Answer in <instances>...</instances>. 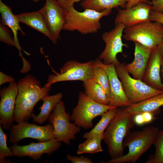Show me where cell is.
<instances>
[{
    "label": "cell",
    "mask_w": 163,
    "mask_h": 163,
    "mask_svg": "<svg viewBox=\"0 0 163 163\" xmlns=\"http://www.w3.org/2000/svg\"><path fill=\"white\" fill-rule=\"evenodd\" d=\"M17 85L18 94L13 120L18 123L31 118L34 107L40 100L49 95L51 86L42 87L40 81L30 74L19 79Z\"/></svg>",
    "instance_id": "1"
},
{
    "label": "cell",
    "mask_w": 163,
    "mask_h": 163,
    "mask_svg": "<svg viewBox=\"0 0 163 163\" xmlns=\"http://www.w3.org/2000/svg\"><path fill=\"white\" fill-rule=\"evenodd\" d=\"M134 116L125 112L123 108H117L114 117L105 130L102 140L107 145L111 159L124 155L123 142L134 126Z\"/></svg>",
    "instance_id": "2"
},
{
    "label": "cell",
    "mask_w": 163,
    "mask_h": 163,
    "mask_svg": "<svg viewBox=\"0 0 163 163\" xmlns=\"http://www.w3.org/2000/svg\"><path fill=\"white\" fill-rule=\"evenodd\" d=\"M159 131L157 127L150 126L141 130L130 132L123 142L124 147L128 148V153L120 157L111 159L107 163H135L154 145Z\"/></svg>",
    "instance_id": "3"
},
{
    "label": "cell",
    "mask_w": 163,
    "mask_h": 163,
    "mask_svg": "<svg viewBox=\"0 0 163 163\" xmlns=\"http://www.w3.org/2000/svg\"><path fill=\"white\" fill-rule=\"evenodd\" d=\"M66 22L63 30L70 31H77L83 34L97 33L101 28V19L108 15L112 10L99 12L89 9L82 12L73 6L66 9Z\"/></svg>",
    "instance_id": "4"
},
{
    "label": "cell",
    "mask_w": 163,
    "mask_h": 163,
    "mask_svg": "<svg viewBox=\"0 0 163 163\" xmlns=\"http://www.w3.org/2000/svg\"><path fill=\"white\" fill-rule=\"evenodd\" d=\"M123 37L126 40L138 42L154 49L161 43L163 38V26L159 23L149 21L131 27H126Z\"/></svg>",
    "instance_id": "5"
},
{
    "label": "cell",
    "mask_w": 163,
    "mask_h": 163,
    "mask_svg": "<svg viewBox=\"0 0 163 163\" xmlns=\"http://www.w3.org/2000/svg\"><path fill=\"white\" fill-rule=\"evenodd\" d=\"M116 108L117 107L95 102L88 97L85 92L81 91L79 94L77 105L70 116V120L80 128L85 129L92 128L94 119L101 116L108 110Z\"/></svg>",
    "instance_id": "6"
},
{
    "label": "cell",
    "mask_w": 163,
    "mask_h": 163,
    "mask_svg": "<svg viewBox=\"0 0 163 163\" xmlns=\"http://www.w3.org/2000/svg\"><path fill=\"white\" fill-rule=\"evenodd\" d=\"M70 116L66 111L64 102L61 100L54 107L47 120L53 127L54 138L68 145H70V140H74L75 135L81 130L75 123L70 122Z\"/></svg>",
    "instance_id": "7"
},
{
    "label": "cell",
    "mask_w": 163,
    "mask_h": 163,
    "mask_svg": "<svg viewBox=\"0 0 163 163\" xmlns=\"http://www.w3.org/2000/svg\"><path fill=\"white\" fill-rule=\"evenodd\" d=\"M124 64L115 66V70L125 92L133 104L163 93V91L155 89L142 81L131 77L125 69Z\"/></svg>",
    "instance_id": "8"
},
{
    "label": "cell",
    "mask_w": 163,
    "mask_h": 163,
    "mask_svg": "<svg viewBox=\"0 0 163 163\" xmlns=\"http://www.w3.org/2000/svg\"><path fill=\"white\" fill-rule=\"evenodd\" d=\"M94 61L82 63L71 60L66 62L60 69V73L50 75L44 85L48 86L54 83L66 81L79 80L85 82L92 78Z\"/></svg>",
    "instance_id": "9"
},
{
    "label": "cell",
    "mask_w": 163,
    "mask_h": 163,
    "mask_svg": "<svg viewBox=\"0 0 163 163\" xmlns=\"http://www.w3.org/2000/svg\"><path fill=\"white\" fill-rule=\"evenodd\" d=\"M26 138L35 139L39 142L48 141L55 138L53 127L50 123L40 126L30 123L28 121L12 125L9 131L8 140L10 142L18 144Z\"/></svg>",
    "instance_id": "10"
},
{
    "label": "cell",
    "mask_w": 163,
    "mask_h": 163,
    "mask_svg": "<svg viewBox=\"0 0 163 163\" xmlns=\"http://www.w3.org/2000/svg\"><path fill=\"white\" fill-rule=\"evenodd\" d=\"M125 25L120 24L116 25L115 27L109 31L104 33L102 38L105 44L104 50L101 53L99 58L103 61L106 65L113 64L115 66L121 63L117 58L120 53L123 54V46H127L122 41L123 32L125 28Z\"/></svg>",
    "instance_id": "11"
},
{
    "label": "cell",
    "mask_w": 163,
    "mask_h": 163,
    "mask_svg": "<svg viewBox=\"0 0 163 163\" xmlns=\"http://www.w3.org/2000/svg\"><path fill=\"white\" fill-rule=\"evenodd\" d=\"M39 11L51 35V40L56 44L65 24L66 9L56 0H46L45 5Z\"/></svg>",
    "instance_id": "12"
},
{
    "label": "cell",
    "mask_w": 163,
    "mask_h": 163,
    "mask_svg": "<svg viewBox=\"0 0 163 163\" xmlns=\"http://www.w3.org/2000/svg\"><path fill=\"white\" fill-rule=\"evenodd\" d=\"M94 61L105 70L108 77L110 91L109 105L117 108L126 107L132 105L119 78L115 70V65L113 63L106 65L99 58L96 59Z\"/></svg>",
    "instance_id": "13"
},
{
    "label": "cell",
    "mask_w": 163,
    "mask_h": 163,
    "mask_svg": "<svg viewBox=\"0 0 163 163\" xmlns=\"http://www.w3.org/2000/svg\"><path fill=\"white\" fill-rule=\"evenodd\" d=\"M61 145V142L53 138L47 141L37 143L32 142L29 144L23 146L13 144L9 148L14 156L18 158L27 156L35 161L40 159L44 154L50 155Z\"/></svg>",
    "instance_id": "14"
},
{
    "label": "cell",
    "mask_w": 163,
    "mask_h": 163,
    "mask_svg": "<svg viewBox=\"0 0 163 163\" xmlns=\"http://www.w3.org/2000/svg\"><path fill=\"white\" fill-rule=\"evenodd\" d=\"M9 83L7 87H5L0 91V124L4 130L9 129L12 125L18 94L17 83L14 81Z\"/></svg>",
    "instance_id": "15"
},
{
    "label": "cell",
    "mask_w": 163,
    "mask_h": 163,
    "mask_svg": "<svg viewBox=\"0 0 163 163\" xmlns=\"http://www.w3.org/2000/svg\"><path fill=\"white\" fill-rule=\"evenodd\" d=\"M151 10V5L141 2L129 8H120L114 20V23L115 25L123 24L126 27H128L150 21Z\"/></svg>",
    "instance_id": "16"
},
{
    "label": "cell",
    "mask_w": 163,
    "mask_h": 163,
    "mask_svg": "<svg viewBox=\"0 0 163 163\" xmlns=\"http://www.w3.org/2000/svg\"><path fill=\"white\" fill-rule=\"evenodd\" d=\"M134 58L133 61L127 64H124L125 69L130 73L133 78L142 81L152 49L145 46L140 43L134 42Z\"/></svg>",
    "instance_id": "17"
},
{
    "label": "cell",
    "mask_w": 163,
    "mask_h": 163,
    "mask_svg": "<svg viewBox=\"0 0 163 163\" xmlns=\"http://www.w3.org/2000/svg\"><path fill=\"white\" fill-rule=\"evenodd\" d=\"M161 56L157 47L152 52L142 81L151 87L157 90L163 91V83L160 76L161 61Z\"/></svg>",
    "instance_id": "18"
},
{
    "label": "cell",
    "mask_w": 163,
    "mask_h": 163,
    "mask_svg": "<svg viewBox=\"0 0 163 163\" xmlns=\"http://www.w3.org/2000/svg\"><path fill=\"white\" fill-rule=\"evenodd\" d=\"M0 12L1 16V23L7 26L12 31L14 35L13 39L16 44V47L18 49L21 56H22L21 50H23L21 48L18 37V31H19L23 35L25 34L22 31L19 25L20 22L12 12L11 8L0 0ZM24 51V50H23Z\"/></svg>",
    "instance_id": "19"
},
{
    "label": "cell",
    "mask_w": 163,
    "mask_h": 163,
    "mask_svg": "<svg viewBox=\"0 0 163 163\" xmlns=\"http://www.w3.org/2000/svg\"><path fill=\"white\" fill-rule=\"evenodd\" d=\"M16 15L20 22L40 32L51 40V34L43 16L39 10L23 13Z\"/></svg>",
    "instance_id": "20"
},
{
    "label": "cell",
    "mask_w": 163,
    "mask_h": 163,
    "mask_svg": "<svg viewBox=\"0 0 163 163\" xmlns=\"http://www.w3.org/2000/svg\"><path fill=\"white\" fill-rule=\"evenodd\" d=\"M163 106V93L154 96L139 103L123 108L124 111L134 115L146 112H153Z\"/></svg>",
    "instance_id": "21"
},
{
    "label": "cell",
    "mask_w": 163,
    "mask_h": 163,
    "mask_svg": "<svg viewBox=\"0 0 163 163\" xmlns=\"http://www.w3.org/2000/svg\"><path fill=\"white\" fill-rule=\"evenodd\" d=\"M62 94L59 93L53 95H47L42 100L43 102L42 105L39 108L40 110L39 113L35 115L34 112L31 114V117L34 122L41 124L47 120L49 116L56 105L61 101Z\"/></svg>",
    "instance_id": "22"
},
{
    "label": "cell",
    "mask_w": 163,
    "mask_h": 163,
    "mask_svg": "<svg viewBox=\"0 0 163 163\" xmlns=\"http://www.w3.org/2000/svg\"><path fill=\"white\" fill-rule=\"evenodd\" d=\"M128 0H83L81 6L84 9H91L98 12L121 7L125 8Z\"/></svg>",
    "instance_id": "23"
},
{
    "label": "cell",
    "mask_w": 163,
    "mask_h": 163,
    "mask_svg": "<svg viewBox=\"0 0 163 163\" xmlns=\"http://www.w3.org/2000/svg\"><path fill=\"white\" fill-rule=\"evenodd\" d=\"M83 82L84 92L88 97L97 103L109 105V99L104 90L92 78Z\"/></svg>",
    "instance_id": "24"
},
{
    "label": "cell",
    "mask_w": 163,
    "mask_h": 163,
    "mask_svg": "<svg viewBox=\"0 0 163 163\" xmlns=\"http://www.w3.org/2000/svg\"><path fill=\"white\" fill-rule=\"evenodd\" d=\"M117 108L109 110L103 113L99 122L89 132L83 135L84 138L88 139L95 137H103L104 133L114 117Z\"/></svg>",
    "instance_id": "25"
},
{
    "label": "cell",
    "mask_w": 163,
    "mask_h": 163,
    "mask_svg": "<svg viewBox=\"0 0 163 163\" xmlns=\"http://www.w3.org/2000/svg\"><path fill=\"white\" fill-rule=\"evenodd\" d=\"M103 137H95L86 139L78 146L77 153L78 155L84 153L95 154L103 151L101 145Z\"/></svg>",
    "instance_id": "26"
},
{
    "label": "cell",
    "mask_w": 163,
    "mask_h": 163,
    "mask_svg": "<svg viewBox=\"0 0 163 163\" xmlns=\"http://www.w3.org/2000/svg\"><path fill=\"white\" fill-rule=\"evenodd\" d=\"M92 79L103 88L109 100L110 91L108 75L105 70L94 61Z\"/></svg>",
    "instance_id": "27"
},
{
    "label": "cell",
    "mask_w": 163,
    "mask_h": 163,
    "mask_svg": "<svg viewBox=\"0 0 163 163\" xmlns=\"http://www.w3.org/2000/svg\"><path fill=\"white\" fill-rule=\"evenodd\" d=\"M155 150L151 155L146 163H163V130H159L155 143Z\"/></svg>",
    "instance_id": "28"
},
{
    "label": "cell",
    "mask_w": 163,
    "mask_h": 163,
    "mask_svg": "<svg viewBox=\"0 0 163 163\" xmlns=\"http://www.w3.org/2000/svg\"><path fill=\"white\" fill-rule=\"evenodd\" d=\"M7 136L0 124V163L6 162L5 158L14 156L12 151L7 146Z\"/></svg>",
    "instance_id": "29"
},
{
    "label": "cell",
    "mask_w": 163,
    "mask_h": 163,
    "mask_svg": "<svg viewBox=\"0 0 163 163\" xmlns=\"http://www.w3.org/2000/svg\"><path fill=\"white\" fill-rule=\"evenodd\" d=\"M0 40L8 45L16 46L14 39L11 36L8 27L1 23L0 24Z\"/></svg>",
    "instance_id": "30"
},
{
    "label": "cell",
    "mask_w": 163,
    "mask_h": 163,
    "mask_svg": "<svg viewBox=\"0 0 163 163\" xmlns=\"http://www.w3.org/2000/svg\"><path fill=\"white\" fill-rule=\"evenodd\" d=\"M67 159L72 163H93L94 162L90 158L82 155L77 156L68 155L67 156Z\"/></svg>",
    "instance_id": "31"
},
{
    "label": "cell",
    "mask_w": 163,
    "mask_h": 163,
    "mask_svg": "<svg viewBox=\"0 0 163 163\" xmlns=\"http://www.w3.org/2000/svg\"><path fill=\"white\" fill-rule=\"evenodd\" d=\"M150 20L158 22L163 26V14L151 10L150 15Z\"/></svg>",
    "instance_id": "32"
},
{
    "label": "cell",
    "mask_w": 163,
    "mask_h": 163,
    "mask_svg": "<svg viewBox=\"0 0 163 163\" xmlns=\"http://www.w3.org/2000/svg\"><path fill=\"white\" fill-rule=\"evenodd\" d=\"M152 10L163 14V0H158L151 2Z\"/></svg>",
    "instance_id": "33"
},
{
    "label": "cell",
    "mask_w": 163,
    "mask_h": 163,
    "mask_svg": "<svg viewBox=\"0 0 163 163\" xmlns=\"http://www.w3.org/2000/svg\"><path fill=\"white\" fill-rule=\"evenodd\" d=\"M156 110L153 112H146L141 113L144 124L149 123L153 120L155 118L154 112Z\"/></svg>",
    "instance_id": "34"
},
{
    "label": "cell",
    "mask_w": 163,
    "mask_h": 163,
    "mask_svg": "<svg viewBox=\"0 0 163 163\" xmlns=\"http://www.w3.org/2000/svg\"><path fill=\"white\" fill-rule=\"evenodd\" d=\"M14 81V78L12 76L8 75L3 73L0 72V85L1 86L6 83Z\"/></svg>",
    "instance_id": "35"
},
{
    "label": "cell",
    "mask_w": 163,
    "mask_h": 163,
    "mask_svg": "<svg viewBox=\"0 0 163 163\" xmlns=\"http://www.w3.org/2000/svg\"><path fill=\"white\" fill-rule=\"evenodd\" d=\"M135 124L138 125H142L144 124L142 113L135 115L133 117Z\"/></svg>",
    "instance_id": "36"
},
{
    "label": "cell",
    "mask_w": 163,
    "mask_h": 163,
    "mask_svg": "<svg viewBox=\"0 0 163 163\" xmlns=\"http://www.w3.org/2000/svg\"><path fill=\"white\" fill-rule=\"evenodd\" d=\"M141 0H128L125 8H129L141 2Z\"/></svg>",
    "instance_id": "37"
},
{
    "label": "cell",
    "mask_w": 163,
    "mask_h": 163,
    "mask_svg": "<svg viewBox=\"0 0 163 163\" xmlns=\"http://www.w3.org/2000/svg\"><path fill=\"white\" fill-rule=\"evenodd\" d=\"M157 48L161 56L163 57V38L161 43L158 46Z\"/></svg>",
    "instance_id": "38"
},
{
    "label": "cell",
    "mask_w": 163,
    "mask_h": 163,
    "mask_svg": "<svg viewBox=\"0 0 163 163\" xmlns=\"http://www.w3.org/2000/svg\"><path fill=\"white\" fill-rule=\"evenodd\" d=\"M81 0H68L66 9L69 7L74 6L75 3L79 2Z\"/></svg>",
    "instance_id": "39"
},
{
    "label": "cell",
    "mask_w": 163,
    "mask_h": 163,
    "mask_svg": "<svg viewBox=\"0 0 163 163\" xmlns=\"http://www.w3.org/2000/svg\"><path fill=\"white\" fill-rule=\"evenodd\" d=\"M56 1L65 9L68 0H56Z\"/></svg>",
    "instance_id": "40"
},
{
    "label": "cell",
    "mask_w": 163,
    "mask_h": 163,
    "mask_svg": "<svg viewBox=\"0 0 163 163\" xmlns=\"http://www.w3.org/2000/svg\"><path fill=\"white\" fill-rule=\"evenodd\" d=\"M161 71L163 78V57H162L161 59Z\"/></svg>",
    "instance_id": "41"
},
{
    "label": "cell",
    "mask_w": 163,
    "mask_h": 163,
    "mask_svg": "<svg viewBox=\"0 0 163 163\" xmlns=\"http://www.w3.org/2000/svg\"><path fill=\"white\" fill-rule=\"evenodd\" d=\"M158 0H141V2H147L149 1H156Z\"/></svg>",
    "instance_id": "42"
},
{
    "label": "cell",
    "mask_w": 163,
    "mask_h": 163,
    "mask_svg": "<svg viewBox=\"0 0 163 163\" xmlns=\"http://www.w3.org/2000/svg\"><path fill=\"white\" fill-rule=\"evenodd\" d=\"M39 1H40V0H33L34 2H37Z\"/></svg>",
    "instance_id": "43"
},
{
    "label": "cell",
    "mask_w": 163,
    "mask_h": 163,
    "mask_svg": "<svg viewBox=\"0 0 163 163\" xmlns=\"http://www.w3.org/2000/svg\"></svg>",
    "instance_id": "44"
}]
</instances>
